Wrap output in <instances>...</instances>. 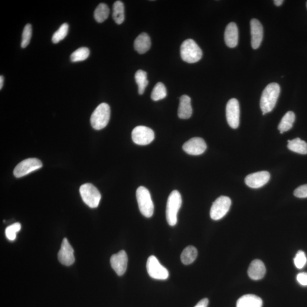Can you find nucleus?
Instances as JSON below:
<instances>
[{"instance_id": "9b49d317", "label": "nucleus", "mask_w": 307, "mask_h": 307, "mask_svg": "<svg viewBox=\"0 0 307 307\" xmlns=\"http://www.w3.org/2000/svg\"><path fill=\"white\" fill-rule=\"evenodd\" d=\"M227 120L231 128L237 129L240 125V104L236 99L228 101L226 107Z\"/></svg>"}, {"instance_id": "473e14b6", "label": "nucleus", "mask_w": 307, "mask_h": 307, "mask_svg": "<svg viewBox=\"0 0 307 307\" xmlns=\"http://www.w3.org/2000/svg\"><path fill=\"white\" fill-rule=\"evenodd\" d=\"M307 257L304 251L299 250L296 253L295 259H294V263L295 266L299 269H302L305 267L307 263Z\"/></svg>"}, {"instance_id": "58836bf2", "label": "nucleus", "mask_w": 307, "mask_h": 307, "mask_svg": "<svg viewBox=\"0 0 307 307\" xmlns=\"http://www.w3.org/2000/svg\"></svg>"}, {"instance_id": "6e6552de", "label": "nucleus", "mask_w": 307, "mask_h": 307, "mask_svg": "<svg viewBox=\"0 0 307 307\" xmlns=\"http://www.w3.org/2000/svg\"><path fill=\"white\" fill-rule=\"evenodd\" d=\"M231 204L230 199L222 196L216 199L212 205L210 215L212 220H219L226 215Z\"/></svg>"}, {"instance_id": "20e7f679", "label": "nucleus", "mask_w": 307, "mask_h": 307, "mask_svg": "<svg viewBox=\"0 0 307 307\" xmlns=\"http://www.w3.org/2000/svg\"><path fill=\"white\" fill-rule=\"evenodd\" d=\"M110 117V109L108 104L101 103L94 110L91 117V123L93 129L97 130L106 127Z\"/></svg>"}, {"instance_id": "423d86ee", "label": "nucleus", "mask_w": 307, "mask_h": 307, "mask_svg": "<svg viewBox=\"0 0 307 307\" xmlns=\"http://www.w3.org/2000/svg\"><path fill=\"white\" fill-rule=\"evenodd\" d=\"M80 193L83 201L88 207L95 208L99 206L101 195L99 190L93 184H83L80 188Z\"/></svg>"}, {"instance_id": "1a4fd4ad", "label": "nucleus", "mask_w": 307, "mask_h": 307, "mask_svg": "<svg viewBox=\"0 0 307 307\" xmlns=\"http://www.w3.org/2000/svg\"><path fill=\"white\" fill-rule=\"evenodd\" d=\"M132 137L133 142L138 145L150 144L154 139V132L145 126H138L133 130Z\"/></svg>"}, {"instance_id": "cd10ccee", "label": "nucleus", "mask_w": 307, "mask_h": 307, "mask_svg": "<svg viewBox=\"0 0 307 307\" xmlns=\"http://www.w3.org/2000/svg\"><path fill=\"white\" fill-rule=\"evenodd\" d=\"M167 96V90L164 84L159 82L153 88L152 93V99L157 101L165 99Z\"/></svg>"}, {"instance_id": "c9c22d12", "label": "nucleus", "mask_w": 307, "mask_h": 307, "mask_svg": "<svg viewBox=\"0 0 307 307\" xmlns=\"http://www.w3.org/2000/svg\"><path fill=\"white\" fill-rule=\"evenodd\" d=\"M209 300L207 298H205L200 300L195 307H207L208 306Z\"/></svg>"}, {"instance_id": "2eb2a0df", "label": "nucleus", "mask_w": 307, "mask_h": 307, "mask_svg": "<svg viewBox=\"0 0 307 307\" xmlns=\"http://www.w3.org/2000/svg\"><path fill=\"white\" fill-rule=\"evenodd\" d=\"M270 175L269 172L263 171L253 173L248 175L245 182L247 186L252 188L263 187L269 181Z\"/></svg>"}, {"instance_id": "6ab92c4d", "label": "nucleus", "mask_w": 307, "mask_h": 307, "mask_svg": "<svg viewBox=\"0 0 307 307\" xmlns=\"http://www.w3.org/2000/svg\"><path fill=\"white\" fill-rule=\"evenodd\" d=\"M178 117L181 119H188L192 114L191 98L187 95H183L180 98V103L178 112Z\"/></svg>"}, {"instance_id": "5701e85b", "label": "nucleus", "mask_w": 307, "mask_h": 307, "mask_svg": "<svg viewBox=\"0 0 307 307\" xmlns=\"http://www.w3.org/2000/svg\"><path fill=\"white\" fill-rule=\"evenodd\" d=\"M197 248L193 246H188L183 251L181 254V261L185 265L193 263L198 256Z\"/></svg>"}, {"instance_id": "72a5a7b5", "label": "nucleus", "mask_w": 307, "mask_h": 307, "mask_svg": "<svg viewBox=\"0 0 307 307\" xmlns=\"http://www.w3.org/2000/svg\"><path fill=\"white\" fill-rule=\"evenodd\" d=\"M294 195L298 198H307V184L300 186L294 191Z\"/></svg>"}, {"instance_id": "a878e982", "label": "nucleus", "mask_w": 307, "mask_h": 307, "mask_svg": "<svg viewBox=\"0 0 307 307\" xmlns=\"http://www.w3.org/2000/svg\"><path fill=\"white\" fill-rule=\"evenodd\" d=\"M110 10L107 4L101 3L97 6L94 12V17L96 21L99 23H102L108 18Z\"/></svg>"}, {"instance_id": "0eeeda50", "label": "nucleus", "mask_w": 307, "mask_h": 307, "mask_svg": "<svg viewBox=\"0 0 307 307\" xmlns=\"http://www.w3.org/2000/svg\"><path fill=\"white\" fill-rule=\"evenodd\" d=\"M146 269L150 277L158 280L167 279L169 276V271L162 266L155 256H150L147 261Z\"/></svg>"}, {"instance_id": "393cba45", "label": "nucleus", "mask_w": 307, "mask_h": 307, "mask_svg": "<svg viewBox=\"0 0 307 307\" xmlns=\"http://www.w3.org/2000/svg\"><path fill=\"white\" fill-rule=\"evenodd\" d=\"M113 18L117 24H122L125 20V6L121 1L114 3L113 7Z\"/></svg>"}, {"instance_id": "c85d7f7f", "label": "nucleus", "mask_w": 307, "mask_h": 307, "mask_svg": "<svg viewBox=\"0 0 307 307\" xmlns=\"http://www.w3.org/2000/svg\"><path fill=\"white\" fill-rule=\"evenodd\" d=\"M90 51L87 47H80L71 54L70 59L73 62L81 61L89 57Z\"/></svg>"}, {"instance_id": "f03ea898", "label": "nucleus", "mask_w": 307, "mask_h": 307, "mask_svg": "<svg viewBox=\"0 0 307 307\" xmlns=\"http://www.w3.org/2000/svg\"><path fill=\"white\" fill-rule=\"evenodd\" d=\"M182 204L181 194L178 191H173L169 195L166 206V219L170 226H175L177 224V215Z\"/></svg>"}, {"instance_id": "e433bc0d", "label": "nucleus", "mask_w": 307, "mask_h": 307, "mask_svg": "<svg viewBox=\"0 0 307 307\" xmlns=\"http://www.w3.org/2000/svg\"><path fill=\"white\" fill-rule=\"evenodd\" d=\"M283 0H275L274 1V4L277 6H279L283 4Z\"/></svg>"}, {"instance_id": "f3484780", "label": "nucleus", "mask_w": 307, "mask_h": 307, "mask_svg": "<svg viewBox=\"0 0 307 307\" xmlns=\"http://www.w3.org/2000/svg\"><path fill=\"white\" fill-rule=\"evenodd\" d=\"M266 271V267L262 261L255 260L250 263L247 273L251 279L258 280L263 278Z\"/></svg>"}, {"instance_id": "b1692460", "label": "nucleus", "mask_w": 307, "mask_h": 307, "mask_svg": "<svg viewBox=\"0 0 307 307\" xmlns=\"http://www.w3.org/2000/svg\"><path fill=\"white\" fill-rule=\"evenodd\" d=\"M287 147L291 151L300 154L305 155L307 154V143L299 138L289 140Z\"/></svg>"}, {"instance_id": "9d476101", "label": "nucleus", "mask_w": 307, "mask_h": 307, "mask_svg": "<svg viewBox=\"0 0 307 307\" xmlns=\"http://www.w3.org/2000/svg\"><path fill=\"white\" fill-rule=\"evenodd\" d=\"M42 163L37 158H29L19 163L14 169V174L16 178L23 177L42 167Z\"/></svg>"}, {"instance_id": "4468645a", "label": "nucleus", "mask_w": 307, "mask_h": 307, "mask_svg": "<svg viewBox=\"0 0 307 307\" xmlns=\"http://www.w3.org/2000/svg\"><path fill=\"white\" fill-rule=\"evenodd\" d=\"M58 257L59 261L65 266H71L75 262L74 249L66 238L62 241Z\"/></svg>"}, {"instance_id": "7c9ffc66", "label": "nucleus", "mask_w": 307, "mask_h": 307, "mask_svg": "<svg viewBox=\"0 0 307 307\" xmlns=\"http://www.w3.org/2000/svg\"><path fill=\"white\" fill-rule=\"evenodd\" d=\"M20 223H16L6 228L5 235L6 238L10 241H14L16 238V235L21 230Z\"/></svg>"}, {"instance_id": "ddd939ff", "label": "nucleus", "mask_w": 307, "mask_h": 307, "mask_svg": "<svg viewBox=\"0 0 307 307\" xmlns=\"http://www.w3.org/2000/svg\"><path fill=\"white\" fill-rule=\"evenodd\" d=\"M110 264L114 272L119 276H122L126 272L128 262V258L124 250H121L118 253L114 254L110 258Z\"/></svg>"}, {"instance_id": "f257e3e1", "label": "nucleus", "mask_w": 307, "mask_h": 307, "mask_svg": "<svg viewBox=\"0 0 307 307\" xmlns=\"http://www.w3.org/2000/svg\"><path fill=\"white\" fill-rule=\"evenodd\" d=\"M280 92V87L276 83L268 84L263 91L261 98L260 107L263 115L272 112L276 107Z\"/></svg>"}, {"instance_id": "2f4dec72", "label": "nucleus", "mask_w": 307, "mask_h": 307, "mask_svg": "<svg viewBox=\"0 0 307 307\" xmlns=\"http://www.w3.org/2000/svg\"><path fill=\"white\" fill-rule=\"evenodd\" d=\"M32 27L31 24H27L23 31L21 41V47L23 48L28 46L31 38L32 36Z\"/></svg>"}, {"instance_id": "aec40b11", "label": "nucleus", "mask_w": 307, "mask_h": 307, "mask_svg": "<svg viewBox=\"0 0 307 307\" xmlns=\"http://www.w3.org/2000/svg\"><path fill=\"white\" fill-rule=\"evenodd\" d=\"M135 50L140 54H143L149 50L151 47V40L148 34L145 32L139 34L137 37L134 44Z\"/></svg>"}, {"instance_id": "39448f33", "label": "nucleus", "mask_w": 307, "mask_h": 307, "mask_svg": "<svg viewBox=\"0 0 307 307\" xmlns=\"http://www.w3.org/2000/svg\"><path fill=\"white\" fill-rule=\"evenodd\" d=\"M136 197L140 213L147 218L151 217L154 207L148 189L140 186L137 189Z\"/></svg>"}, {"instance_id": "a211bd4d", "label": "nucleus", "mask_w": 307, "mask_h": 307, "mask_svg": "<svg viewBox=\"0 0 307 307\" xmlns=\"http://www.w3.org/2000/svg\"><path fill=\"white\" fill-rule=\"evenodd\" d=\"M224 39L225 44L230 48L236 47L238 42V30L234 22H231L225 29Z\"/></svg>"}, {"instance_id": "c756f323", "label": "nucleus", "mask_w": 307, "mask_h": 307, "mask_svg": "<svg viewBox=\"0 0 307 307\" xmlns=\"http://www.w3.org/2000/svg\"><path fill=\"white\" fill-rule=\"evenodd\" d=\"M68 30H69V25L67 23L62 24L52 37V41L53 43L56 44L64 40L67 35Z\"/></svg>"}, {"instance_id": "bb28decb", "label": "nucleus", "mask_w": 307, "mask_h": 307, "mask_svg": "<svg viewBox=\"0 0 307 307\" xmlns=\"http://www.w3.org/2000/svg\"><path fill=\"white\" fill-rule=\"evenodd\" d=\"M135 80L138 85L139 94L144 93L146 88L149 84L148 75L146 72L141 70L137 71L135 74Z\"/></svg>"}, {"instance_id": "4be33fe9", "label": "nucleus", "mask_w": 307, "mask_h": 307, "mask_svg": "<svg viewBox=\"0 0 307 307\" xmlns=\"http://www.w3.org/2000/svg\"><path fill=\"white\" fill-rule=\"evenodd\" d=\"M295 114L292 111H289L283 116L278 125V129L281 134L289 131L292 128L295 122Z\"/></svg>"}, {"instance_id": "f704fd0d", "label": "nucleus", "mask_w": 307, "mask_h": 307, "mask_svg": "<svg viewBox=\"0 0 307 307\" xmlns=\"http://www.w3.org/2000/svg\"><path fill=\"white\" fill-rule=\"evenodd\" d=\"M297 280L298 281V282L300 284V285L302 286H307V273H299L298 276H297Z\"/></svg>"}, {"instance_id": "f8f14e48", "label": "nucleus", "mask_w": 307, "mask_h": 307, "mask_svg": "<svg viewBox=\"0 0 307 307\" xmlns=\"http://www.w3.org/2000/svg\"><path fill=\"white\" fill-rule=\"evenodd\" d=\"M207 148L206 143L204 140L199 137H195L186 142L183 149L188 154L192 155H199L202 154Z\"/></svg>"}, {"instance_id": "4c0bfd02", "label": "nucleus", "mask_w": 307, "mask_h": 307, "mask_svg": "<svg viewBox=\"0 0 307 307\" xmlns=\"http://www.w3.org/2000/svg\"><path fill=\"white\" fill-rule=\"evenodd\" d=\"M3 84H4V77L1 75V76L0 77V90L2 89Z\"/></svg>"}, {"instance_id": "dca6fc26", "label": "nucleus", "mask_w": 307, "mask_h": 307, "mask_svg": "<svg viewBox=\"0 0 307 307\" xmlns=\"http://www.w3.org/2000/svg\"><path fill=\"white\" fill-rule=\"evenodd\" d=\"M251 46L253 49L259 48L263 40V29L262 24L257 19H251L250 22Z\"/></svg>"}, {"instance_id": "412c9836", "label": "nucleus", "mask_w": 307, "mask_h": 307, "mask_svg": "<svg viewBox=\"0 0 307 307\" xmlns=\"http://www.w3.org/2000/svg\"><path fill=\"white\" fill-rule=\"evenodd\" d=\"M262 300L252 294L241 297L237 302V307H262Z\"/></svg>"}, {"instance_id": "7ed1b4c3", "label": "nucleus", "mask_w": 307, "mask_h": 307, "mask_svg": "<svg viewBox=\"0 0 307 307\" xmlns=\"http://www.w3.org/2000/svg\"><path fill=\"white\" fill-rule=\"evenodd\" d=\"M181 55L183 61L188 63H194L201 60L202 52L195 41L188 39L181 45Z\"/></svg>"}]
</instances>
